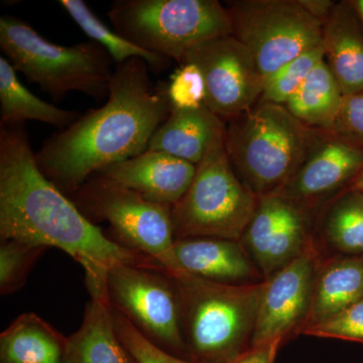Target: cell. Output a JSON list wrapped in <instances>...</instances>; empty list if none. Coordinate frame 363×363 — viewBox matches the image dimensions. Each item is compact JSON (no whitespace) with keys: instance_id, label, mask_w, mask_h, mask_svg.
<instances>
[{"instance_id":"6da1fadb","label":"cell","mask_w":363,"mask_h":363,"mask_svg":"<svg viewBox=\"0 0 363 363\" xmlns=\"http://www.w3.org/2000/svg\"><path fill=\"white\" fill-rule=\"evenodd\" d=\"M0 238L63 250L85 269L90 295H106L118 264L160 266L88 220L40 172L23 123L0 124Z\"/></svg>"},{"instance_id":"7a4b0ae2","label":"cell","mask_w":363,"mask_h":363,"mask_svg":"<svg viewBox=\"0 0 363 363\" xmlns=\"http://www.w3.org/2000/svg\"><path fill=\"white\" fill-rule=\"evenodd\" d=\"M145 60L118 64L106 102L52 135L35 154L45 178L66 196L102 169L143 154L172 112L168 84H154Z\"/></svg>"},{"instance_id":"3957f363","label":"cell","mask_w":363,"mask_h":363,"mask_svg":"<svg viewBox=\"0 0 363 363\" xmlns=\"http://www.w3.org/2000/svg\"><path fill=\"white\" fill-rule=\"evenodd\" d=\"M169 272L181 293L191 360L229 363L250 347L266 281L221 285L185 271Z\"/></svg>"},{"instance_id":"277c9868","label":"cell","mask_w":363,"mask_h":363,"mask_svg":"<svg viewBox=\"0 0 363 363\" xmlns=\"http://www.w3.org/2000/svg\"><path fill=\"white\" fill-rule=\"evenodd\" d=\"M312 135L283 105L259 101L228 121L226 152L236 175L260 198L278 194L292 178Z\"/></svg>"},{"instance_id":"5b68a950","label":"cell","mask_w":363,"mask_h":363,"mask_svg":"<svg viewBox=\"0 0 363 363\" xmlns=\"http://www.w3.org/2000/svg\"><path fill=\"white\" fill-rule=\"evenodd\" d=\"M0 48L14 70L55 99L77 91L97 101L107 99L114 70L104 48L90 40L54 44L16 16L0 18Z\"/></svg>"},{"instance_id":"8992f818","label":"cell","mask_w":363,"mask_h":363,"mask_svg":"<svg viewBox=\"0 0 363 363\" xmlns=\"http://www.w3.org/2000/svg\"><path fill=\"white\" fill-rule=\"evenodd\" d=\"M108 18L125 39L180 65L197 45L233 35L228 11L217 0H117Z\"/></svg>"},{"instance_id":"52a82bcc","label":"cell","mask_w":363,"mask_h":363,"mask_svg":"<svg viewBox=\"0 0 363 363\" xmlns=\"http://www.w3.org/2000/svg\"><path fill=\"white\" fill-rule=\"evenodd\" d=\"M225 133L210 143L194 180L172 207L175 240L218 238L240 240L257 208V197L240 181L225 147Z\"/></svg>"},{"instance_id":"ba28073f","label":"cell","mask_w":363,"mask_h":363,"mask_svg":"<svg viewBox=\"0 0 363 363\" xmlns=\"http://www.w3.org/2000/svg\"><path fill=\"white\" fill-rule=\"evenodd\" d=\"M71 197L92 223L108 222L112 240L150 257L169 272L181 271L174 253L172 207L150 202L98 175L88 179Z\"/></svg>"},{"instance_id":"9c48e42d","label":"cell","mask_w":363,"mask_h":363,"mask_svg":"<svg viewBox=\"0 0 363 363\" xmlns=\"http://www.w3.org/2000/svg\"><path fill=\"white\" fill-rule=\"evenodd\" d=\"M106 295L112 307L162 350L191 360L178 284L162 266L118 264L107 272Z\"/></svg>"},{"instance_id":"30bf717a","label":"cell","mask_w":363,"mask_h":363,"mask_svg":"<svg viewBox=\"0 0 363 363\" xmlns=\"http://www.w3.org/2000/svg\"><path fill=\"white\" fill-rule=\"evenodd\" d=\"M224 6L233 37L252 54L264 81L322 44L323 25L298 0H233Z\"/></svg>"},{"instance_id":"8fae6325","label":"cell","mask_w":363,"mask_h":363,"mask_svg":"<svg viewBox=\"0 0 363 363\" xmlns=\"http://www.w3.org/2000/svg\"><path fill=\"white\" fill-rule=\"evenodd\" d=\"M184 63L200 69L206 86L205 105L222 121H229L259 104L264 78L252 54L233 35L197 45Z\"/></svg>"},{"instance_id":"7c38bea8","label":"cell","mask_w":363,"mask_h":363,"mask_svg":"<svg viewBox=\"0 0 363 363\" xmlns=\"http://www.w3.org/2000/svg\"><path fill=\"white\" fill-rule=\"evenodd\" d=\"M317 215L281 195L259 198L240 241L264 279L288 266L312 245Z\"/></svg>"},{"instance_id":"4fadbf2b","label":"cell","mask_w":363,"mask_h":363,"mask_svg":"<svg viewBox=\"0 0 363 363\" xmlns=\"http://www.w3.org/2000/svg\"><path fill=\"white\" fill-rule=\"evenodd\" d=\"M363 174V152L332 130H314L292 178L278 193L312 211H320L352 187Z\"/></svg>"},{"instance_id":"5bb4252c","label":"cell","mask_w":363,"mask_h":363,"mask_svg":"<svg viewBox=\"0 0 363 363\" xmlns=\"http://www.w3.org/2000/svg\"><path fill=\"white\" fill-rule=\"evenodd\" d=\"M323 259L313 242L300 257L266 279L250 345L278 339L285 343L300 335Z\"/></svg>"},{"instance_id":"9a60e30c","label":"cell","mask_w":363,"mask_h":363,"mask_svg":"<svg viewBox=\"0 0 363 363\" xmlns=\"http://www.w3.org/2000/svg\"><path fill=\"white\" fill-rule=\"evenodd\" d=\"M197 164L162 150L147 149L95 175L118 184L157 204L173 207L194 180Z\"/></svg>"},{"instance_id":"2e32d148","label":"cell","mask_w":363,"mask_h":363,"mask_svg":"<svg viewBox=\"0 0 363 363\" xmlns=\"http://www.w3.org/2000/svg\"><path fill=\"white\" fill-rule=\"evenodd\" d=\"M181 271L221 285H250L266 281L240 240L187 238L175 240Z\"/></svg>"},{"instance_id":"e0dca14e","label":"cell","mask_w":363,"mask_h":363,"mask_svg":"<svg viewBox=\"0 0 363 363\" xmlns=\"http://www.w3.org/2000/svg\"><path fill=\"white\" fill-rule=\"evenodd\" d=\"M324 60L344 96L363 92V28L350 1L337 2L323 23Z\"/></svg>"},{"instance_id":"ac0fdd59","label":"cell","mask_w":363,"mask_h":363,"mask_svg":"<svg viewBox=\"0 0 363 363\" xmlns=\"http://www.w3.org/2000/svg\"><path fill=\"white\" fill-rule=\"evenodd\" d=\"M363 298V255L322 260L315 279L305 329L322 323Z\"/></svg>"},{"instance_id":"d6986e66","label":"cell","mask_w":363,"mask_h":363,"mask_svg":"<svg viewBox=\"0 0 363 363\" xmlns=\"http://www.w3.org/2000/svg\"><path fill=\"white\" fill-rule=\"evenodd\" d=\"M313 242L323 259L363 255V193L350 188L318 212Z\"/></svg>"},{"instance_id":"ffe728a7","label":"cell","mask_w":363,"mask_h":363,"mask_svg":"<svg viewBox=\"0 0 363 363\" xmlns=\"http://www.w3.org/2000/svg\"><path fill=\"white\" fill-rule=\"evenodd\" d=\"M225 130L224 121L206 105L198 109H172L169 118L152 135L149 149L198 164L210 143Z\"/></svg>"},{"instance_id":"44dd1931","label":"cell","mask_w":363,"mask_h":363,"mask_svg":"<svg viewBox=\"0 0 363 363\" xmlns=\"http://www.w3.org/2000/svg\"><path fill=\"white\" fill-rule=\"evenodd\" d=\"M0 363H70L69 337L25 313L0 334Z\"/></svg>"},{"instance_id":"7402d4cb","label":"cell","mask_w":363,"mask_h":363,"mask_svg":"<svg viewBox=\"0 0 363 363\" xmlns=\"http://www.w3.org/2000/svg\"><path fill=\"white\" fill-rule=\"evenodd\" d=\"M70 363H138L117 336L106 296H91L80 328L69 337Z\"/></svg>"},{"instance_id":"603a6c76","label":"cell","mask_w":363,"mask_h":363,"mask_svg":"<svg viewBox=\"0 0 363 363\" xmlns=\"http://www.w3.org/2000/svg\"><path fill=\"white\" fill-rule=\"evenodd\" d=\"M344 94L337 79L325 60L313 69L285 107L307 128L332 130L340 111Z\"/></svg>"},{"instance_id":"cb8c5ba5","label":"cell","mask_w":363,"mask_h":363,"mask_svg":"<svg viewBox=\"0 0 363 363\" xmlns=\"http://www.w3.org/2000/svg\"><path fill=\"white\" fill-rule=\"evenodd\" d=\"M80 116L79 112L59 108L35 96L21 84L11 64L0 57V124L35 121L63 130Z\"/></svg>"},{"instance_id":"d4e9b609","label":"cell","mask_w":363,"mask_h":363,"mask_svg":"<svg viewBox=\"0 0 363 363\" xmlns=\"http://www.w3.org/2000/svg\"><path fill=\"white\" fill-rule=\"evenodd\" d=\"M60 4L80 26L81 30L93 42L104 48L117 64L123 63L128 60L140 58L147 62L150 71L161 73L167 70L171 63V60L145 51L119 35L116 30H112L105 25L82 0H61Z\"/></svg>"},{"instance_id":"484cf974","label":"cell","mask_w":363,"mask_h":363,"mask_svg":"<svg viewBox=\"0 0 363 363\" xmlns=\"http://www.w3.org/2000/svg\"><path fill=\"white\" fill-rule=\"evenodd\" d=\"M324 57V47L321 44L286 63L264 81L259 101L285 106Z\"/></svg>"},{"instance_id":"4316f807","label":"cell","mask_w":363,"mask_h":363,"mask_svg":"<svg viewBox=\"0 0 363 363\" xmlns=\"http://www.w3.org/2000/svg\"><path fill=\"white\" fill-rule=\"evenodd\" d=\"M47 247L25 241L1 240L0 245V294L9 296L20 291L28 274Z\"/></svg>"},{"instance_id":"83f0119b","label":"cell","mask_w":363,"mask_h":363,"mask_svg":"<svg viewBox=\"0 0 363 363\" xmlns=\"http://www.w3.org/2000/svg\"><path fill=\"white\" fill-rule=\"evenodd\" d=\"M111 308L112 322L117 336L138 363H207L175 357L147 340L116 308Z\"/></svg>"},{"instance_id":"f1b7e54d","label":"cell","mask_w":363,"mask_h":363,"mask_svg":"<svg viewBox=\"0 0 363 363\" xmlns=\"http://www.w3.org/2000/svg\"><path fill=\"white\" fill-rule=\"evenodd\" d=\"M172 109H198L204 106L206 86L200 69L195 64L184 63L168 83Z\"/></svg>"},{"instance_id":"f546056e","label":"cell","mask_w":363,"mask_h":363,"mask_svg":"<svg viewBox=\"0 0 363 363\" xmlns=\"http://www.w3.org/2000/svg\"><path fill=\"white\" fill-rule=\"evenodd\" d=\"M302 334L363 344V298L330 319L305 329Z\"/></svg>"},{"instance_id":"4dcf8cb0","label":"cell","mask_w":363,"mask_h":363,"mask_svg":"<svg viewBox=\"0 0 363 363\" xmlns=\"http://www.w3.org/2000/svg\"><path fill=\"white\" fill-rule=\"evenodd\" d=\"M332 131L363 152V92L343 97Z\"/></svg>"},{"instance_id":"1f68e13d","label":"cell","mask_w":363,"mask_h":363,"mask_svg":"<svg viewBox=\"0 0 363 363\" xmlns=\"http://www.w3.org/2000/svg\"><path fill=\"white\" fill-rule=\"evenodd\" d=\"M283 341L272 340L269 342L250 345L229 363H276L279 347Z\"/></svg>"},{"instance_id":"d6a6232c","label":"cell","mask_w":363,"mask_h":363,"mask_svg":"<svg viewBox=\"0 0 363 363\" xmlns=\"http://www.w3.org/2000/svg\"><path fill=\"white\" fill-rule=\"evenodd\" d=\"M308 13L323 25L328 20L337 2L331 0H298Z\"/></svg>"},{"instance_id":"836d02e7","label":"cell","mask_w":363,"mask_h":363,"mask_svg":"<svg viewBox=\"0 0 363 363\" xmlns=\"http://www.w3.org/2000/svg\"><path fill=\"white\" fill-rule=\"evenodd\" d=\"M350 4L363 28V0H353V1H350Z\"/></svg>"},{"instance_id":"e575fe53","label":"cell","mask_w":363,"mask_h":363,"mask_svg":"<svg viewBox=\"0 0 363 363\" xmlns=\"http://www.w3.org/2000/svg\"><path fill=\"white\" fill-rule=\"evenodd\" d=\"M351 188L363 193V174H362V175L359 176V178L354 182V184H353L352 187Z\"/></svg>"}]
</instances>
